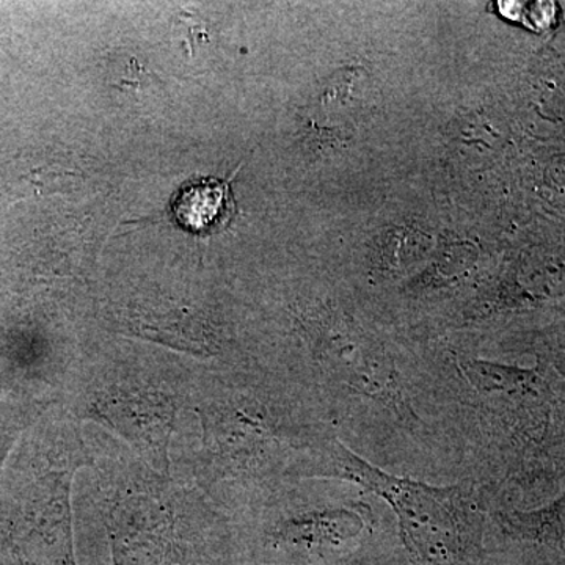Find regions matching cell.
<instances>
[{"label":"cell","instance_id":"cell-2","mask_svg":"<svg viewBox=\"0 0 565 565\" xmlns=\"http://www.w3.org/2000/svg\"><path fill=\"white\" fill-rule=\"evenodd\" d=\"M512 565H565V489L534 508L492 514Z\"/></svg>","mask_w":565,"mask_h":565},{"label":"cell","instance_id":"cell-5","mask_svg":"<svg viewBox=\"0 0 565 565\" xmlns=\"http://www.w3.org/2000/svg\"><path fill=\"white\" fill-rule=\"evenodd\" d=\"M232 180H202L182 188L173 202V215L182 228L211 234L226 228L236 217Z\"/></svg>","mask_w":565,"mask_h":565},{"label":"cell","instance_id":"cell-6","mask_svg":"<svg viewBox=\"0 0 565 565\" xmlns=\"http://www.w3.org/2000/svg\"><path fill=\"white\" fill-rule=\"evenodd\" d=\"M535 370L548 385L555 397L557 418L561 427H565V334L541 356V364Z\"/></svg>","mask_w":565,"mask_h":565},{"label":"cell","instance_id":"cell-3","mask_svg":"<svg viewBox=\"0 0 565 565\" xmlns=\"http://www.w3.org/2000/svg\"><path fill=\"white\" fill-rule=\"evenodd\" d=\"M366 527V516L355 505L323 509L286 520L270 533L274 546H291L305 552L341 548L355 541Z\"/></svg>","mask_w":565,"mask_h":565},{"label":"cell","instance_id":"cell-1","mask_svg":"<svg viewBox=\"0 0 565 565\" xmlns=\"http://www.w3.org/2000/svg\"><path fill=\"white\" fill-rule=\"evenodd\" d=\"M323 456L330 475L392 508L401 541L416 565H476L484 557L486 515L473 490L386 473L338 440L326 446Z\"/></svg>","mask_w":565,"mask_h":565},{"label":"cell","instance_id":"cell-4","mask_svg":"<svg viewBox=\"0 0 565 565\" xmlns=\"http://www.w3.org/2000/svg\"><path fill=\"white\" fill-rule=\"evenodd\" d=\"M509 508H534L565 489V427L545 438L511 479L505 481Z\"/></svg>","mask_w":565,"mask_h":565}]
</instances>
